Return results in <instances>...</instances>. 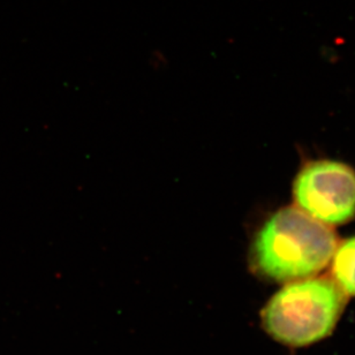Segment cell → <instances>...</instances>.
Listing matches in <instances>:
<instances>
[{
    "label": "cell",
    "instance_id": "obj_1",
    "mask_svg": "<svg viewBox=\"0 0 355 355\" xmlns=\"http://www.w3.org/2000/svg\"><path fill=\"white\" fill-rule=\"evenodd\" d=\"M336 248L335 233L327 224L290 207L275 212L257 232L252 261L269 279L294 282L324 269Z\"/></svg>",
    "mask_w": 355,
    "mask_h": 355
},
{
    "label": "cell",
    "instance_id": "obj_3",
    "mask_svg": "<svg viewBox=\"0 0 355 355\" xmlns=\"http://www.w3.org/2000/svg\"><path fill=\"white\" fill-rule=\"evenodd\" d=\"M297 208L327 225L344 224L355 216V172L349 165L318 161L306 165L293 184Z\"/></svg>",
    "mask_w": 355,
    "mask_h": 355
},
{
    "label": "cell",
    "instance_id": "obj_4",
    "mask_svg": "<svg viewBox=\"0 0 355 355\" xmlns=\"http://www.w3.org/2000/svg\"><path fill=\"white\" fill-rule=\"evenodd\" d=\"M332 257L336 283L346 294L355 295V236L337 247Z\"/></svg>",
    "mask_w": 355,
    "mask_h": 355
},
{
    "label": "cell",
    "instance_id": "obj_2",
    "mask_svg": "<svg viewBox=\"0 0 355 355\" xmlns=\"http://www.w3.org/2000/svg\"><path fill=\"white\" fill-rule=\"evenodd\" d=\"M346 304V293L334 280H294L269 301L262 323L270 336L290 346H306L335 328Z\"/></svg>",
    "mask_w": 355,
    "mask_h": 355
}]
</instances>
